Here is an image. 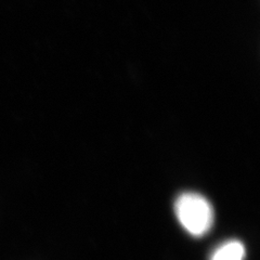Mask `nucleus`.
I'll list each match as a JSON object with an SVG mask.
<instances>
[{"label": "nucleus", "mask_w": 260, "mask_h": 260, "mask_svg": "<svg viewBox=\"0 0 260 260\" xmlns=\"http://www.w3.org/2000/svg\"><path fill=\"white\" fill-rule=\"evenodd\" d=\"M245 247L242 242L231 240L218 246L210 257V260H244Z\"/></svg>", "instance_id": "obj_2"}, {"label": "nucleus", "mask_w": 260, "mask_h": 260, "mask_svg": "<svg viewBox=\"0 0 260 260\" xmlns=\"http://www.w3.org/2000/svg\"><path fill=\"white\" fill-rule=\"evenodd\" d=\"M175 213L184 230L195 238L204 237L213 228L214 208L199 193L185 192L179 195L175 203Z\"/></svg>", "instance_id": "obj_1"}]
</instances>
